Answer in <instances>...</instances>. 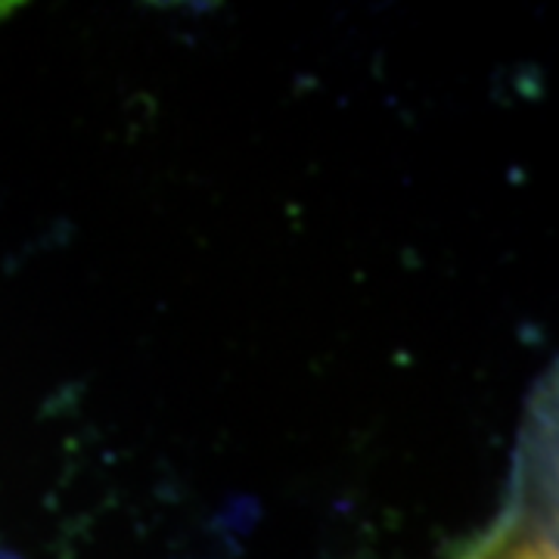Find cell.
I'll use <instances>...</instances> for the list:
<instances>
[{"label": "cell", "mask_w": 559, "mask_h": 559, "mask_svg": "<svg viewBox=\"0 0 559 559\" xmlns=\"http://www.w3.org/2000/svg\"><path fill=\"white\" fill-rule=\"evenodd\" d=\"M466 559H557L554 520L516 513V520L507 522L495 538L479 544Z\"/></svg>", "instance_id": "obj_1"}]
</instances>
